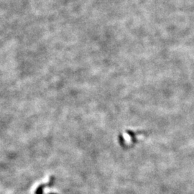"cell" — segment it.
<instances>
[{
    "mask_svg": "<svg viewBox=\"0 0 194 194\" xmlns=\"http://www.w3.org/2000/svg\"><path fill=\"white\" fill-rule=\"evenodd\" d=\"M50 186V183H47V184H42L40 185V186L37 187V189L35 190V194H43V191H44V189L46 188V186Z\"/></svg>",
    "mask_w": 194,
    "mask_h": 194,
    "instance_id": "obj_1",
    "label": "cell"
},
{
    "mask_svg": "<svg viewBox=\"0 0 194 194\" xmlns=\"http://www.w3.org/2000/svg\"><path fill=\"white\" fill-rule=\"evenodd\" d=\"M50 194H56V193H50Z\"/></svg>",
    "mask_w": 194,
    "mask_h": 194,
    "instance_id": "obj_2",
    "label": "cell"
}]
</instances>
